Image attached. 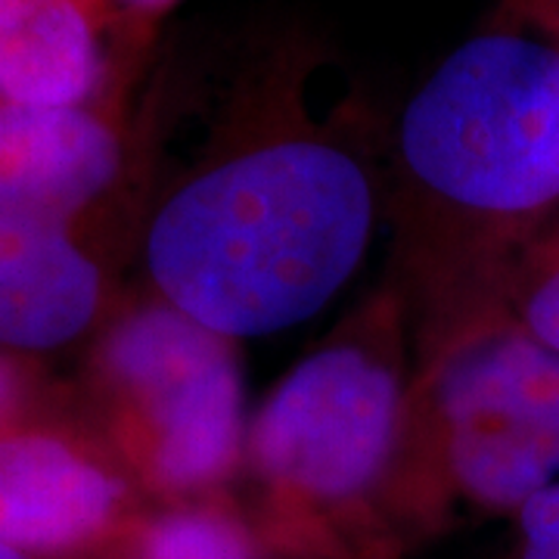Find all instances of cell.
<instances>
[{
  "label": "cell",
  "instance_id": "cell-4",
  "mask_svg": "<svg viewBox=\"0 0 559 559\" xmlns=\"http://www.w3.org/2000/svg\"><path fill=\"white\" fill-rule=\"evenodd\" d=\"M559 481V352L491 311L414 330V373L385 510L516 513Z\"/></svg>",
  "mask_w": 559,
  "mask_h": 559
},
{
  "label": "cell",
  "instance_id": "cell-11",
  "mask_svg": "<svg viewBox=\"0 0 559 559\" xmlns=\"http://www.w3.org/2000/svg\"><path fill=\"white\" fill-rule=\"evenodd\" d=\"M134 559H261L255 528L221 498L180 500L146 522Z\"/></svg>",
  "mask_w": 559,
  "mask_h": 559
},
{
  "label": "cell",
  "instance_id": "cell-12",
  "mask_svg": "<svg viewBox=\"0 0 559 559\" xmlns=\"http://www.w3.org/2000/svg\"><path fill=\"white\" fill-rule=\"evenodd\" d=\"M516 522V559H559V481L522 503Z\"/></svg>",
  "mask_w": 559,
  "mask_h": 559
},
{
  "label": "cell",
  "instance_id": "cell-7",
  "mask_svg": "<svg viewBox=\"0 0 559 559\" xmlns=\"http://www.w3.org/2000/svg\"><path fill=\"white\" fill-rule=\"evenodd\" d=\"M100 301V267L72 224L0 202V345L60 348L97 320Z\"/></svg>",
  "mask_w": 559,
  "mask_h": 559
},
{
  "label": "cell",
  "instance_id": "cell-16",
  "mask_svg": "<svg viewBox=\"0 0 559 559\" xmlns=\"http://www.w3.org/2000/svg\"><path fill=\"white\" fill-rule=\"evenodd\" d=\"M544 3H547V7H550V10L559 16V0H544Z\"/></svg>",
  "mask_w": 559,
  "mask_h": 559
},
{
  "label": "cell",
  "instance_id": "cell-5",
  "mask_svg": "<svg viewBox=\"0 0 559 559\" xmlns=\"http://www.w3.org/2000/svg\"><path fill=\"white\" fill-rule=\"evenodd\" d=\"M97 377L112 441L150 491L200 500L240 476L249 432L240 342L153 299L112 323Z\"/></svg>",
  "mask_w": 559,
  "mask_h": 559
},
{
  "label": "cell",
  "instance_id": "cell-14",
  "mask_svg": "<svg viewBox=\"0 0 559 559\" xmlns=\"http://www.w3.org/2000/svg\"><path fill=\"white\" fill-rule=\"evenodd\" d=\"M116 3L128 7V10H138V13H162V10L175 7L178 0H116Z\"/></svg>",
  "mask_w": 559,
  "mask_h": 559
},
{
  "label": "cell",
  "instance_id": "cell-13",
  "mask_svg": "<svg viewBox=\"0 0 559 559\" xmlns=\"http://www.w3.org/2000/svg\"><path fill=\"white\" fill-rule=\"evenodd\" d=\"M22 404V373L16 370V364L7 358H0V436L16 432L10 429V423L16 417Z\"/></svg>",
  "mask_w": 559,
  "mask_h": 559
},
{
  "label": "cell",
  "instance_id": "cell-8",
  "mask_svg": "<svg viewBox=\"0 0 559 559\" xmlns=\"http://www.w3.org/2000/svg\"><path fill=\"white\" fill-rule=\"evenodd\" d=\"M116 131L81 106H0V202L72 221L119 178Z\"/></svg>",
  "mask_w": 559,
  "mask_h": 559
},
{
  "label": "cell",
  "instance_id": "cell-10",
  "mask_svg": "<svg viewBox=\"0 0 559 559\" xmlns=\"http://www.w3.org/2000/svg\"><path fill=\"white\" fill-rule=\"evenodd\" d=\"M479 308L498 311L525 336L559 352V218L550 215L522 242L491 283L488 296L469 311Z\"/></svg>",
  "mask_w": 559,
  "mask_h": 559
},
{
  "label": "cell",
  "instance_id": "cell-1",
  "mask_svg": "<svg viewBox=\"0 0 559 559\" xmlns=\"http://www.w3.org/2000/svg\"><path fill=\"white\" fill-rule=\"evenodd\" d=\"M373 162L299 103L221 128L146 234L156 299L227 340L318 318L367 259L382 209Z\"/></svg>",
  "mask_w": 559,
  "mask_h": 559
},
{
  "label": "cell",
  "instance_id": "cell-15",
  "mask_svg": "<svg viewBox=\"0 0 559 559\" xmlns=\"http://www.w3.org/2000/svg\"><path fill=\"white\" fill-rule=\"evenodd\" d=\"M0 559H28L22 550H13V547H3L0 544Z\"/></svg>",
  "mask_w": 559,
  "mask_h": 559
},
{
  "label": "cell",
  "instance_id": "cell-9",
  "mask_svg": "<svg viewBox=\"0 0 559 559\" xmlns=\"http://www.w3.org/2000/svg\"><path fill=\"white\" fill-rule=\"evenodd\" d=\"M100 79L91 0H0V106H81Z\"/></svg>",
  "mask_w": 559,
  "mask_h": 559
},
{
  "label": "cell",
  "instance_id": "cell-2",
  "mask_svg": "<svg viewBox=\"0 0 559 559\" xmlns=\"http://www.w3.org/2000/svg\"><path fill=\"white\" fill-rule=\"evenodd\" d=\"M414 330L476 308L559 209V44L491 28L404 106L389 190Z\"/></svg>",
  "mask_w": 559,
  "mask_h": 559
},
{
  "label": "cell",
  "instance_id": "cell-6",
  "mask_svg": "<svg viewBox=\"0 0 559 559\" xmlns=\"http://www.w3.org/2000/svg\"><path fill=\"white\" fill-rule=\"evenodd\" d=\"M124 507L121 479L50 432L0 436V544L57 554L100 538Z\"/></svg>",
  "mask_w": 559,
  "mask_h": 559
},
{
  "label": "cell",
  "instance_id": "cell-3",
  "mask_svg": "<svg viewBox=\"0 0 559 559\" xmlns=\"http://www.w3.org/2000/svg\"><path fill=\"white\" fill-rule=\"evenodd\" d=\"M414 373V311L395 280L289 367L249 417L242 473L286 547L360 532L385 510Z\"/></svg>",
  "mask_w": 559,
  "mask_h": 559
}]
</instances>
